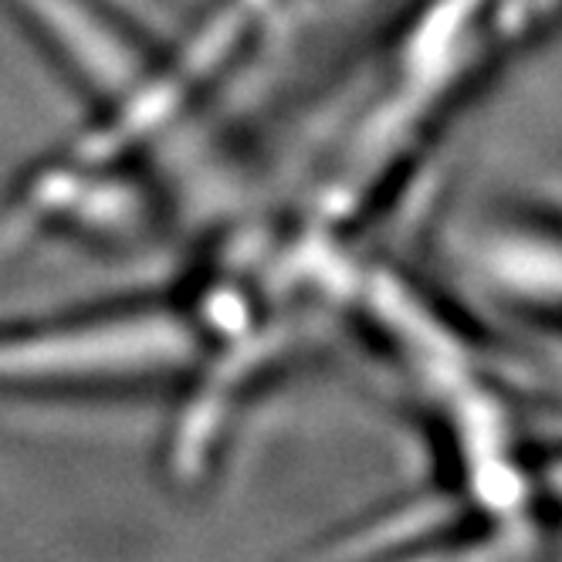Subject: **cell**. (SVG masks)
Returning <instances> with one entry per match:
<instances>
[{"label": "cell", "mask_w": 562, "mask_h": 562, "mask_svg": "<svg viewBox=\"0 0 562 562\" xmlns=\"http://www.w3.org/2000/svg\"><path fill=\"white\" fill-rule=\"evenodd\" d=\"M359 308L386 333L448 461L440 481L400 529H370L376 542L342 546L333 562H546L555 529V411L505 359L454 329L393 271H367Z\"/></svg>", "instance_id": "obj_1"}]
</instances>
